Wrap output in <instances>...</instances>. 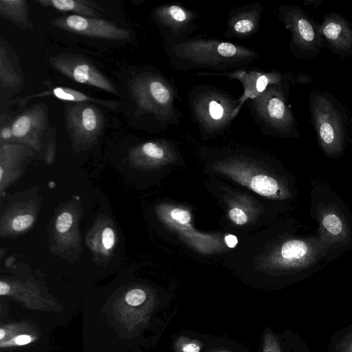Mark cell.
<instances>
[{
  "mask_svg": "<svg viewBox=\"0 0 352 352\" xmlns=\"http://www.w3.org/2000/svg\"><path fill=\"white\" fill-rule=\"evenodd\" d=\"M135 153H142L153 159L162 158L164 155L162 148L152 142L144 143L138 149L135 150Z\"/></svg>",
  "mask_w": 352,
  "mask_h": 352,
  "instance_id": "e0dca14e",
  "label": "cell"
},
{
  "mask_svg": "<svg viewBox=\"0 0 352 352\" xmlns=\"http://www.w3.org/2000/svg\"><path fill=\"white\" fill-rule=\"evenodd\" d=\"M234 30L238 33L245 34L251 32L254 28L253 22L248 19L238 20L234 25Z\"/></svg>",
  "mask_w": 352,
  "mask_h": 352,
  "instance_id": "484cf974",
  "label": "cell"
},
{
  "mask_svg": "<svg viewBox=\"0 0 352 352\" xmlns=\"http://www.w3.org/2000/svg\"><path fill=\"white\" fill-rule=\"evenodd\" d=\"M287 23L297 45L306 50L314 47L316 43V33L312 24L300 11L291 10L287 15Z\"/></svg>",
  "mask_w": 352,
  "mask_h": 352,
  "instance_id": "30bf717a",
  "label": "cell"
},
{
  "mask_svg": "<svg viewBox=\"0 0 352 352\" xmlns=\"http://www.w3.org/2000/svg\"><path fill=\"white\" fill-rule=\"evenodd\" d=\"M102 243L106 250H111L115 244V233L109 227L105 228L102 234Z\"/></svg>",
  "mask_w": 352,
  "mask_h": 352,
  "instance_id": "cb8c5ba5",
  "label": "cell"
},
{
  "mask_svg": "<svg viewBox=\"0 0 352 352\" xmlns=\"http://www.w3.org/2000/svg\"><path fill=\"white\" fill-rule=\"evenodd\" d=\"M4 335H5L4 331L2 329H0V339L1 340L3 338Z\"/></svg>",
  "mask_w": 352,
  "mask_h": 352,
  "instance_id": "d6a6232c",
  "label": "cell"
},
{
  "mask_svg": "<svg viewBox=\"0 0 352 352\" xmlns=\"http://www.w3.org/2000/svg\"><path fill=\"white\" fill-rule=\"evenodd\" d=\"M129 90L138 109L142 111L162 113L170 102V92L160 79L148 75L133 78Z\"/></svg>",
  "mask_w": 352,
  "mask_h": 352,
  "instance_id": "5b68a950",
  "label": "cell"
},
{
  "mask_svg": "<svg viewBox=\"0 0 352 352\" xmlns=\"http://www.w3.org/2000/svg\"><path fill=\"white\" fill-rule=\"evenodd\" d=\"M178 352H200L201 346L197 340L181 338L176 345Z\"/></svg>",
  "mask_w": 352,
  "mask_h": 352,
  "instance_id": "ac0fdd59",
  "label": "cell"
},
{
  "mask_svg": "<svg viewBox=\"0 0 352 352\" xmlns=\"http://www.w3.org/2000/svg\"><path fill=\"white\" fill-rule=\"evenodd\" d=\"M52 96L59 100L67 101L69 102H95L98 104L107 107L113 110L116 109L117 107V102L111 100H100L98 98H92L89 96L86 95L85 94L80 92L79 91L63 87H56L52 89L45 91L41 93L34 94L32 95L17 98L13 101L10 102V103L19 102L21 105H24L28 102L30 100L36 98V97H43Z\"/></svg>",
  "mask_w": 352,
  "mask_h": 352,
  "instance_id": "9c48e42d",
  "label": "cell"
},
{
  "mask_svg": "<svg viewBox=\"0 0 352 352\" xmlns=\"http://www.w3.org/2000/svg\"><path fill=\"white\" fill-rule=\"evenodd\" d=\"M47 113L44 105L32 107L18 116L12 124L16 140L37 146L47 126Z\"/></svg>",
  "mask_w": 352,
  "mask_h": 352,
  "instance_id": "52a82bcc",
  "label": "cell"
},
{
  "mask_svg": "<svg viewBox=\"0 0 352 352\" xmlns=\"http://www.w3.org/2000/svg\"><path fill=\"white\" fill-rule=\"evenodd\" d=\"M318 236L331 249L345 245L351 238V228L344 215L332 204H322L316 212Z\"/></svg>",
  "mask_w": 352,
  "mask_h": 352,
  "instance_id": "8992f818",
  "label": "cell"
},
{
  "mask_svg": "<svg viewBox=\"0 0 352 352\" xmlns=\"http://www.w3.org/2000/svg\"><path fill=\"white\" fill-rule=\"evenodd\" d=\"M44 7H51L56 10L73 12L76 15L98 18L102 16V9L99 5L87 0H36Z\"/></svg>",
  "mask_w": 352,
  "mask_h": 352,
  "instance_id": "8fae6325",
  "label": "cell"
},
{
  "mask_svg": "<svg viewBox=\"0 0 352 352\" xmlns=\"http://www.w3.org/2000/svg\"><path fill=\"white\" fill-rule=\"evenodd\" d=\"M0 14L21 28L33 26L28 19V6L25 0H1Z\"/></svg>",
  "mask_w": 352,
  "mask_h": 352,
  "instance_id": "4fadbf2b",
  "label": "cell"
},
{
  "mask_svg": "<svg viewBox=\"0 0 352 352\" xmlns=\"http://www.w3.org/2000/svg\"><path fill=\"white\" fill-rule=\"evenodd\" d=\"M225 242L226 245L230 248H234L237 244L238 240L236 236L232 234H228L225 236Z\"/></svg>",
  "mask_w": 352,
  "mask_h": 352,
  "instance_id": "f546056e",
  "label": "cell"
},
{
  "mask_svg": "<svg viewBox=\"0 0 352 352\" xmlns=\"http://www.w3.org/2000/svg\"><path fill=\"white\" fill-rule=\"evenodd\" d=\"M8 55L6 47L1 40L0 45L1 87L6 89H15L21 85L22 79L15 70Z\"/></svg>",
  "mask_w": 352,
  "mask_h": 352,
  "instance_id": "5bb4252c",
  "label": "cell"
},
{
  "mask_svg": "<svg viewBox=\"0 0 352 352\" xmlns=\"http://www.w3.org/2000/svg\"><path fill=\"white\" fill-rule=\"evenodd\" d=\"M13 137L12 125L11 126H2L1 129V140H8Z\"/></svg>",
  "mask_w": 352,
  "mask_h": 352,
  "instance_id": "f1b7e54d",
  "label": "cell"
},
{
  "mask_svg": "<svg viewBox=\"0 0 352 352\" xmlns=\"http://www.w3.org/2000/svg\"><path fill=\"white\" fill-rule=\"evenodd\" d=\"M230 219L236 223L242 225L248 221L245 213L239 208H234L229 212Z\"/></svg>",
  "mask_w": 352,
  "mask_h": 352,
  "instance_id": "4316f807",
  "label": "cell"
},
{
  "mask_svg": "<svg viewBox=\"0 0 352 352\" xmlns=\"http://www.w3.org/2000/svg\"><path fill=\"white\" fill-rule=\"evenodd\" d=\"M52 23L74 34L98 38L122 41L131 36L129 30L100 18L72 14L54 19Z\"/></svg>",
  "mask_w": 352,
  "mask_h": 352,
  "instance_id": "277c9868",
  "label": "cell"
},
{
  "mask_svg": "<svg viewBox=\"0 0 352 352\" xmlns=\"http://www.w3.org/2000/svg\"><path fill=\"white\" fill-rule=\"evenodd\" d=\"M34 217L29 214L16 217L12 222V228L14 231L21 232L29 228L33 223Z\"/></svg>",
  "mask_w": 352,
  "mask_h": 352,
  "instance_id": "d6986e66",
  "label": "cell"
},
{
  "mask_svg": "<svg viewBox=\"0 0 352 352\" xmlns=\"http://www.w3.org/2000/svg\"><path fill=\"white\" fill-rule=\"evenodd\" d=\"M73 217L69 212L61 213L57 218L56 228L60 233L66 232L72 226Z\"/></svg>",
  "mask_w": 352,
  "mask_h": 352,
  "instance_id": "7402d4cb",
  "label": "cell"
},
{
  "mask_svg": "<svg viewBox=\"0 0 352 352\" xmlns=\"http://www.w3.org/2000/svg\"><path fill=\"white\" fill-rule=\"evenodd\" d=\"M160 18L168 19L175 22H184L187 19L186 12L179 6H171L158 11Z\"/></svg>",
  "mask_w": 352,
  "mask_h": 352,
  "instance_id": "2e32d148",
  "label": "cell"
},
{
  "mask_svg": "<svg viewBox=\"0 0 352 352\" xmlns=\"http://www.w3.org/2000/svg\"><path fill=\"white\" fill-rule=\"evenodd\" d=\"M265 109L267 117L278 129H287L292 126V113L280 94L270 95L267 100Z\"/></svg>",
  "mask_w": 352,
  "mask_h": 352,
  "instance_id": "7c38bea8",
  "label": "cell"
},
{
  "mask_svg": "<svg viewBox=\"0 0 352 352\" xmlns=\"http://www.w3.org/2000/svg\"><path fill=\"white\" fill-rule=\"evenodd\" d=\"M216 352H231V351H229V350H219V351H217Z\"/></svg>",
  "mask_w": 352,
  "mask_h": 352,
  "instance_id": "836d02e7",
  "label": "cell"
},
{
  "mask_svg": "<svg viewBox=\"0 0 352 352\" xmlns=\"http://www.w3.org/2000/svg\"><path fill=\"white\" fill-rule=\"evenodd\" d=\"M263 352H282L276 337L270 331L264 334Z\"/></svg>",
  "mask_w": 352,
  "mask_h": 352,
  "instance_id": "ffe728a7",
  "label": "cell"
},
{
  "mask_svg": "<svg viewBox=\"0 0 352 352\" xmlns=\"http://www.w3.org/2000/svg\"><path fill=\"white\" fill-rule=\"evenodd\" d=\"M10 287L6 283H3V281L0 282V294L1 295H6L9 292Z\"/></svg>",
  "mask_w": 352,
  "mask_h": 352,
  "instance_id": "1f68e13d",
  "label": "cell"
},
{
  "mask_svg": "<svg viewBox=\"0 0 352 352\" xmlns=\"http://www.w3.org/2000/svg\"><path fill=\"white\" fill-rule=\"evenodd\" d=\"M224 113L223 107L217 101L212 100L208 105V113L210 118L214 120L222 118Z\"/></svg>",
  "mask_w": 352,
  "mask_h": 352,
  "instance_id": "d4e9b609",
  "label": "cell"
},
{
  "mask_svg": "<svg viewBox=\"0 0 352 352\" xmlns=\"http://www.w3.org/2000/svg\"><path fill=\"white\" fill-rule=\"evenodd\" d=\"M252 189L263 196H273L276 194L284 196V190L280 188L277 181L269 176L258 175L254 177L250 182Z\"/></svg>",
  "mask_w": 352,
  "mask_h": 352,
  "instance_id": "9a60e30c",
  "label": "cell"
},
{
  "mask_svg": "<svg viewBox=\"0 0 352 352\" xmlns=\"http://www.w3.org/2000/svg\"><path fill=\"white\" fill-rule=\"evenodd\" d=\"M171 217L181 224H186L190 220V213L186 210L179 208L173 210L171 212Z\"/></svg>",
  "mask_w": 352,
  "mask_h": 352,
  "instance_id": "83f0119b",
  "label": "cell"
},
{
  "mask_svg": "<svg viewBox=\"0 0 352 352\" xmlns=\"http://www.w3.org/2000/svg\"><path fill=\"white\" fill-rule=\"evenodd\" d=\"M65 118L67 131L77 142L86 143L94 140L104 127L102 111L89 102L67 103Z\"/></svg>",
  "mask_w": 352,
  "mask_h": 352,
  "instance_id": "7a4b0ae2",
  "label": "cell"
},
{
  "mask_svg": "<svg viewBox=\"0 0 352 352\" xmlns=\"http://www.w3.org/2000/svg\"><path fill=\"white\" fill-rule=\"evenodd\" d=\"M146 298V293L140 289H134L129 291L126 296V302L132 306H138L142 304Z\"/></svg>",
  "mask_w": 352,
  "mask_h": 352,
  "instance_id": "44dd1931",
  "label": "cell"
},
{
  "mask_svg": "<svg viewBox=\"0 0 352 352\" xmlns=\"http://www.w3.org/2000/svg\"><path fill=\"white\" fill-rule=\"evenodd\" d=\"M319 29L320 34L334 47L347 50L352 46V30L341 17L338 16L326 17Z\"/></svg>",
  "mask_w": 352,
  "mask_h": 352,
  "instance_id": "ba28073f",
  "label": "cell"
},
{
  "mask_svg": "<svg viewBox=\"0 0 352 352\" xmlns=\"http://www.w3.org/2000/svg\"><path fill=\"white\" fill-rule=\"evenodd\" d=\"M50 63L58 72L78 83L118 95L117 89L111 82L81 56L61 54L50 58Z\"/></svg>",
  "mask_w": 352,
  "mask_h": 352,
  "instance_id": "3957f363",
  "label": "cell"
},
{
  "mask_svg": "<svg viewBox=\"0 0 352 352\" xmlns=\"http://www.w3.org/2000/svg\"><path fill=\"white\" fill-rule=\"evenodd\" d=\"M336 349L337 352H352V330L338 342Z\"/></svg>",
  "mask_w": 352,
  "mask_h": 352,
  "instance_id": "603a6c76",
  "label": "cell"
},
{
  "mask_svg": "<svg viewBox=\"0 0 352 352\" xmlns=\"http://www.w3.org/2000/svg\"><path fill=\"white\" fill-rule=\"evenodd\" d=\"M31 341V338L28 335H20L16 338L15 342L19 345L26 344Z\"/></svg>",
  "mask_w": 352,
  "mask_h": 352,
  "instance_id": "4dcf8cb0",
  "label": "cell"
},
{
  "mask_svg": "<svg viewBox=\"0 0 352 352\" xmlns=\"http://www.w3.org/2000/svg\"><path fill=\"white\" fill-rule=\"evenodd\" d=\"M311 112L318 142L324 153L329 156L340 154L343 147V127L332 102L322 95H316L312 99Z\"/></svg>",
  "mask_w": 352,
  "mask_h": 352,
  "instance_id": "6da1fadb",
  "label": "cell"
}]
</instances>
